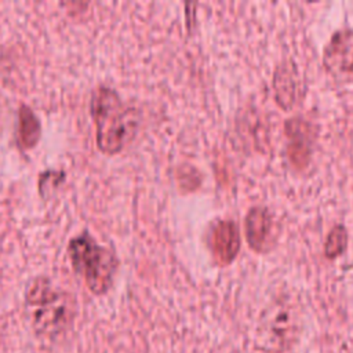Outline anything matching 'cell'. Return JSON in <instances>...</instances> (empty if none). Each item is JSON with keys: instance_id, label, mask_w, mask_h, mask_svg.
I'll return each mask as SVG.
<instances>
[{"instance_id": "6da1fadb", "label": "cell", "mask_w": 353, "mask_h": 353, "mask_svg": "<svg viewBox=\"0 0 353 353\" xmlns=\"http://www.w3.org/2000/svg\"><path fill=\"white\" fill-rule=\"evenodd\" d=\"M91 114L97 125V145L105 153L120 152L138 130V110L124 105L119 94L105 85L92 92Z\"/></svg>"}, {"instance_id": "7a4b0ae2", "label": "cell", "mask_w": 353, "mask_h": 353, "mask_svg": "<svg viewBox=\"0 0 353 353\" xmlns=\"http://www.w3.org/2000/svg\"><path fill=\"white\" fill-rule=\"evenodd\" d=\"M26 305L32 307V324L46 338H57L73 323L76 306L72 296L52 287L47 277H37L26 291Z\"/></svg>"}, {"instance_id": "3957f363", "label": "cell", "mask_w": 353, "mask_h": 353, "mask_svg": "<svg viewBox=\"0 0 353 353\" xmlns=\"http://www.w3.org/2000/svg\"><path fill=\"white\" fill-rule=\"evenodd\" d=\"M69 255L73 268L84 277L92 294H105L114 279L117 259L112 251L99 245L88 233L73 237L69 243Z\"/></svg>"}, {"instance_id": "277c9868", "label": "cell", "mask_w": 353, "mask_h": 353, "mask_svg": "<svg viewBox=\"0 0 353 353\" xmlns=\"http://www.w3.org/2000/svg\"><path fill=\"white\" fill-rule=\"evenodd\" d=\"M324 65L338 80L353 81V32H336L324 50Z\"/></svg>"}, {"instance_id": "5b68a950", "label": "cell", "mask_w": 353, "mask_h": 353, "mask_svg": "<svg viewBox=\"0 0 353 353\" xmlns=\"http://www.w3.org/2000/svg\"><path fill=\"white\" fill-rule=\"evenodd\" d=\"M211 248L221 265L230 263L240 248L239 228L233 221H219L211 232Z\"/></svg>"}, {"instance_id": "8992f818", "label": "cell", "mask_w": 353, "mask_h": 353, "mask_svg": "<svg viewBox=\"0 0 353 353\" xmlns=\"http://www.w3.org/2000/svg\"><path fill=\"white\" fill-rule=\"evenodd\" d=\"M272 229V218L265 208H251L245 216V237L250 247L255 251H263Z\"/></svg>"}, {"instance_id": "52a82bcc", "label": "cell", "mask_w": 353, "mask_h": 353, "mask_svg": "<svg viewBox=\"0 0 353 353\" xmlns=\"http://www.w3.org/2000/svg\"><path fill=\"white\" fill-rule=\"evenodd\" d=\"M285 131L291 138L288 148L290 159L296 167L302 168L309 160V128L303 120H288Z\"/></svg>"}, {"instance_id": "ba28073f", "label": "cell", "mask_w": 353, "mask_h": 353, "mask_svg": "<svg viewBox=\"0 0 353 353\" xmlns=\"http://www.w3.org/2000/svg\"><path fill=\"white\" fill-rule=\"evenodd\" d=\"M18 138L23 148H33L40 138V123L33 110L28 106H21Z\"/></svg>"}, {"instance_id": "9c48e42d", "label": "cell", "mask_w": 353, "mask_h": 353, "mask_svg": "<svg viewBox=\"0 0 353 353\" xmlns=\"http://www.w3.org/2000/svg\"><path fill=\"white\" fill-rule=\"evenodd\" d=\"M346 243H347V233L345 230L343 226H335L325 241V256L327 258H336L338 255H341L345 248H346Z\"/></svg>"}]
</instances>
